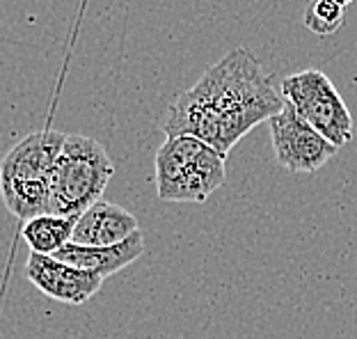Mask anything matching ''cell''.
I'll list each match as a JSON object with an SVG mask.
<instances>
[{"label": "cell", "mask_w": 357, "mask_h": 339, "mask_svg": "<svg viewBox=\"0 0 357 339\" xmlns=\"http://www.w3.org/2000/svg\"><path fill=\"white\" fill-rule=\"evenodd\" d=\"M282 108V92L275 90L261 62L238 46L176 96L167 108L163 131L165 138L192 135L227 158L243 135Z\"/></svg>", "instance_id": "1"}, {"label": "cell", "mask_w": 357, "mask_h": 339, "mask_svg": "<svg viewBox=\"0 0 357 339\" xmlns=\"http://www.w3.org/2000/svg\"><path fill=\"white\" fill-rule=\"evenodd\" d=\"M67 133L35 131L19 140L0 160V197L19 220L51 211V186Z\"/></svg>", "instance_id": "2"}, {"label": "cell", "mask_w": 357, "mask_h": 339, "mask_svg": "<svg viewBox=\"0 0 357 339\" xmlns=\"http://www.w3.org/2000/svg\"><path fill=\"white\" fill-rule=\"evenodd\" d=\"M225 156L192 135L165 138L156 151V193L163 202H204L227 179Z\"/></svg>", "instance_id": "3"}, {"label": "cell", "mask_w": 357, "mask_h": 339, "mask_svg": "<svg viewBox=\"0 0 357 339\" xmlns=\"http://www.w3.org/2000/svg\"><path fill=\"white\" fill-rule=\"evenodd\" d=\"M112 174L115 165L99 140L67 133L55 163L48 213L78 218L101 199Z\"/></svg>", "instance_id": "4"}, {"label": "cell", "mask_w": 357, "mask_h": 339, "mask_svg": "<svg viewBox=\"0 0 357 339\" xmlns=\"http://www.w3.org/2000/svg\"><path fill=\"white\" fill-rule=\"evenodd\" d=\"M282 99L319 131L330 144L342 149L353 140V115L335 83L319 69H305L282 80Z\"/></svg>", "instance_id": "5"}, {"label": "cell", "mask_w": 357, "mask_h": 339, "mask_svg": "<svg viewBox=\"0 0 357 339\" xmlns=\"http://www.w3.org/2000/svg\"><path fill=\"white\" fill-rule=\"evenodd\" d=\"M268 124L278 163L289 172L312 174L337 154L335 144L314 131L289 101H284V108L268 119Z\"/></svg>", "instance_id": "6"}, {"label": "cell", "mask_w": 357, "mask_h": 339, "mask_svg": "<svg viewBox=\"0 0 357 339\" xmlns=\"http://www.w3.org/2000/svg\"><path fill=\"white\" fill-rule=\"evenodd\" d=\"M26 278L44 296L64 305L87 303L94 294H99L103 285V278L96 276V273L76 269V266L55 259V257L37 253L28 255Z\"/></svg>", "instance_id": "7"}, {"label": "cell", "mask_w": 357, "mask_h": 339, "mask_svg": "<svg viewBox=\"0 0 357 339\" xmlns=\"http://www.w3.org/2000/svg\"><path fill=\"white\" fill-rule=\"evenodd\" d=\"M137 227H140L137 218L128 209L115 204V202L99 199L76 218L71 243L89 248L117 246L121 241L131 239L135 232H140Z\"/></svg>", "instance_id": "8"}, {"label": "cell", "mask_w": 357, "mask_h": 339, "mask_svg": "<svg viewBox=\"0 0 357 339\" xmlns=\"http://www.w3.org/2000/svg\"><path fill=\"white\" fill-rule=\"evenodd\" d=\"M144 236L142 232H135L131 239L121 241L117 246H105V248H89V246H78V243H67L55 259L67 262L76 269H83L89 273H96L103 280L110 278L112 273H117L126 266H131L144 255Z\"/></svg>", "instance_id": "9"}, {"label": "cell", "mask_w": 357, "mask_h": 339, "mask_svg": "<svg viewBox=\"0 0 357 339\" xmlns=\"http://www.w3.org/2000/svg\"><path fill=\"white\" fill-rule=\"evenodd\" d=\"M76 218H62L55 213L37 216L23 223V241L30 246V253L55 257L60 250L71 243Z\"/></svg>", "instance_id": "10"}, {"label": "cell", "mask_w": 357, "mask_h": 339, "mask_svg": "<svg viewBox=\"0 0 357 339\" xmlns=\"http://www.w3.org/2000/svg\"><path fill=\"white\" fill-rule=\"evenodd\" d=\"M303 21L307 30H312L314 35H335L344 23V7L337 5L335 0H312L310 7L305 10Z\"/></svg>", "instance_id": "11"}, {"label": "cell", "mask_w": 357, "mask_h": 339, "mask_svg": "<svg viewBox=\"0 0 357 339\" xmlns=\"http://www.w3.org/2000/svg\"><path fill=\"white\" fill-rule=\"evenodd\" d=\"M335 3H337V5H342V7H344V10H346V7H348V5H351V3H353V0H335Z\"/></svg>", "instance_id": "12"}]
</instances>
